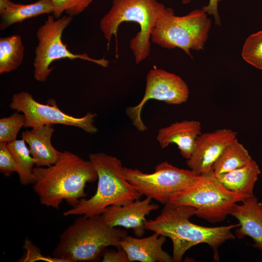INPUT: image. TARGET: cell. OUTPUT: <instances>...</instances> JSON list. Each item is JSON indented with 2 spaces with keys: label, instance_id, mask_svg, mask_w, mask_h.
I'll return each instance as SVG.
<instances>
[{
  "label": "cell",
  "instance_id": "6da1fadb",
  "mask_svg": "<svg viewBox=\"0 0 262 262\" xmlns=\"http://www.w3.org/2000/svg\"><path fill=\"white\" fill-rule=\"evenodd\" d=\"M195 211L196 209L190 206L167 203L156 218L147 220L146 229L171 240L173 262H181L187 250L202 243L210 246L214 259L218 261L219 246L228 240L235 239L232 229L239 227L240 224L214 227L199 226L189 220L195 215Z\"/></svg>",
  "mask_w": 262,
  "mask_h": 262
},
{
  "label": "cell",
  "instance_id": "7a4b0ae2",
  "mask_svg": "<svg viewBox=\"0 0 262 262\" xmlns=\"http://www.w3.org/2000/svg\"><path fill=\"white\" fill-rule=\"evenodd\" d=\"M33 174V188L40 203L56 209L64 200L74 207L86 196V183L98 180L90 160L68 151L63 152L60 159L50 166L34 167Z\"/></svg>",
  "mask_w": 262,
  "mask_h": 262
},
{
  "label": "cell",
  "instance_id": "3957f363",
  "mask_svg": "<svg viewBox=\"0 0 262 262\" xmlns=\"http://www.w3.org/2000/svg\"><path fill=\"white\" fill-rule=\"evenodd\" d=\"M80 216L60 235L54 257L62 262H97L107 247L121 248L125 230L107 225L100 215Z\"/></svg>",
  "mask_w": 262,
  "mask_h": 262
},
{
  "label": "cell",
  "instance_id": "277c9868",
  "mask_svg": "<svg viewBox=\"0 0 262 262\" xmlns=\"http://www.w3.org/2000/svg\"><path fill=\"white\" fill-rule=\"evenodd\" d=\"M89 159L98 175L96 192L88 199H81L64 216L100 215L110 206L127 204L142 196L124 177L120 160L104 152L90 154Z\"/></svg>",
  "mask_w": 262,
  "mask_h": 262
},
{
  "label": "cell",
  "instance_id": "5b68a950",
  "mask_svg": "<svg viewBox=\"0 0 262 262\" xmlns=\"http://www.w3.org/2000/svg\"><path fill=\"white\" fill-rule=\"evenodd\" d=\"M166 9L157 0H113L111 8L100 19L99 27L109 44L113 36L116 37L122 23H137L140 31L130 41V48L139 64L149 56L151 32Z\"/></svg>",
  "mask_w": 262,
  "mask_h": 262
},
{
  "label": "cell",
  "instance_id": "8992f818",
  "mask_svg": "<svg viewBox=\"0 0 262 262\" xmlns=\"http://www.w3.org/2000/svg\"><path fill=\"white\" fill-rule=\"evenodd\" d=\"M211 24V19L202 9L180 16L175 15L173 9L167 7L156 21L150 40L165 49H180L192 57L191 49H203Z\"/></svg>",
  "mask_w": 262,
  "mask_h": 262
},
{
  "label": "cell",
  "instance_id": "52a82bcc",
  "mask_svg": "<svg viewBox=\"0 0 262 262\" xmlns=\"http://www.w3.org/2000/svg\"><path fill=\"white\" fill-rule=\"evenodd\" d=\"M248 197L227 189L212 170L201 175L196 183L173 196L170 202L193 207L195 215L214 224L223 221L238 202Z\"/></svg>",
  "mask_w": 262,
  "mask_h": 262
},
{
  "label": "cell",
  "instance_id": "ba28073f",
  "mask_svg": "<svg viewBox=\"0 0 262 262\" xmlns=\"http://www.w3.org/2000/svg\"><path fill=\"white\" fill-rule=\"evenodd\" d=\"M123 174L142 196L164 204L170 202L173 196L194 185L201 178L191 169L179 168L167 162L158 164L151 173L124 167Z\"/></svg>",
  "mask_w": 262,
  "mask_h": 262
},
{
  "label": "cell",
  "instance_id": "9c48e42d",
  "mask_svg": "<svg viewBox=\"0 0 262 262\" xmlns=\"http://www.w3.org/2000/svg\"><path fill=\"white\" fill-rule=\"evenodd\" d=\"M49 15L44 23L36 32L38 41L35 48L33 77L40 82H45L54 66L50 67L54 61L64 58L71 60L80 59L95 63L104 67H107L109 61L104 58L99 59L90 57L86 53L75 54L68 50L67 45L62 40L63 33L72 22L73 17L65 15L55 20Z\"/></svg>",
  "mask_w": 262,
  "mask_h": 262
},
{
  "label": "cell",
  "instance_id": "30bf717a",
  "mask_svg": "<svg viewBox=\"0 0 262 262\" xmlns=\"http://www.w3.org/2000/svg\"><path fill=\"white\" fill-rule=\"evenodd\" d=\"M9 107L24 114L25 128L62 124L78 127L89 133H95L98 131L93 124L94 118L97 116L96 114L88 112L83 116L74 117L61 111L54 99H49L46 104L41 103L28 92L14 94Z\"/></svg>",
  "mask_w": 262,
  "mask_h": 262
},
{
  "label": "cell",
  "instance_id": "8fae6325",
  "mask_svg": "<svg viewBox=\"0 0 262 262\" xmlns=\"http://www.w3.org/2000/svg\"><path fill=\"white\" fill-rule=\"evenodd\" d=\"M189 93L187 84L179 76L162 69H152L146 76L143 98L137 105L127 108L126 113L136 129L144 131L147 127L141 114L148 100L156 99L168 104H181L187 101Z\"/></svg>",
  "mask_w": 262,
  "mask_h": 262
},
{
  "label": "cell",
  "instance_id": "7c38bea8",
  "mask_svg": "<svg viewBox=\"0 0 262 262\" xmlns=\"http://www.w3.org/2000/svg\"><path fill=\"white\" fill-rule=\"evenodd\" d=\"M237 132L229 129L202 133L196 138L195 149L187 160V165L198 175L210 172L225 149L237 139Z\"/></svg>",
  "mask_w": 262,
  "mask_h": 262
},
{
  "label": "cell",
  "instance_id": "4fadbf2b",
  "mask_svg": "<svg viewBox=\"0 0 262 262\" xmlns=\"http://www.w3.org/2000/svg\"><path fill=\"white\" fill-rule=\"evenodd\" d=\"M152 199L147 197L137 199L123 205H112L100 215L104 222L112 227H122L131 229L137 237H142L146 230V216L159 206L151 203Z\"/></svg>",
  "mask_w": 262,
  "mask_h": 262
},
{
  "label": "cell",
  "instance_id": "5bb4252c",
  "mask_svg": "<svg viewBox=\"0 0 262 262\" xmlns=\"http://www.w3.org/2000/svg\"><path fill=\"white\" fill-rule=\"evenodd\" d=\"M166 239V237L155 232L144 238L127 235L121 240L120 245L130 262H173L172 256L163 249Z\"/></svg>",
  "mask_w": 262,
  "mask_h": 262
},
{
  "label": "cell",
  "instance_id": "9a60e30c",
  "mask_svg": "<svg viewBox=\"0 0 262 262\" xmlns=\"http://www.w3.org/2000/svg\"><path fill=\"white\" fill-rule=\"evenodd\" d=\"M201 133L199 121L184 120L161 128L158 131L156 139L163 148L170 144H176L181 155L188 160L195 149L196 138Z\"/></svg>",
  "mask_w": 262,
  "mask_h": 262
},
{
  "label": "cell",
  "instance_id": "2e32d148",
  "mask_svg": "<svg viewBox=\"0 0 262 262\" xmlns=\"http://www.w3.org/2000/svg\"><path fill=\"white\" fill-rule=\"evenodd\" d=\"M230 214L239 221L240 228L235 230L236 237L242 239L246 236L251 237L253 246L262 251V202L254 196L237 203Z\"/></svg>",
  "mask_w": 262,
  "mask_h": 262
},
{
  "label": "cell",
  "instance_id": "e0dca14e",
  "mask_svg": "<svg viewBox=\"0 0 262 262\" xmlns=\"http://www.w3.org/2000/svg\"><path fill=\"white\" fill-rule=\"evenodd\" d=\"M55 131L53 125H45L32 128L22 132L21 137L28 145L30 153L37 167L50 166L63 155L54 147L51 139Z\"/></svg>",
  "mask_w": 262,
  "mask_h": 262
},
{
  "label": "cell",
  "instance_id": "ac0fdd59",
  "mask_svg": "<svg viewBox=\"0 0 262 262\" xmlns=\"http://www.w3.org/2000/svg\"><path fill=\"white\" fill-rule=\"evenodd\" d=\"M50 0H38L23 4L10 0H0V30L3 31L13 24L43 14H52Z\"/></svg>",
  "mask_w": 262,
  "mask_h": 262
},
{
  "label": "cell",
  "instance_id": "d6986e66",
  "mask_svg": "<svg viewBox=\"0 0 262 262\" xmlns=\"http://www.w3.org/2000/svg\"><path fill=\"white\" fill-rule=\"evenodd\" d=\"M260 174L258 165L252 160L246 166L215 176L229 191L251 196H254V187Z\"/></svg>",
  "mask_w": 262,
  "mask_h": 262
},
{
  "label": "cell",
  "instance_id": "ffe728a7",
  "mask_svg": "<svg viewBox=\"0 0 262 262\" xmlns=\"http://www.w3.org/2000/svg\"><path fill=\"white\" fill-rule=\"evenodd\" d=\"M252 160L248 151L236 139L225 149L212 170L215 175L225 173L246 166Z\"/></svg>",
  "mask_w": 262,
  "mask_h": 262
},
{
  "label": "cell",
  "instance_id": "44dd1931",
  "mask_svg": "<svg viewBox=\"0 0 262 262\" xmlns=\"http://www.w3.org/2000/svg\"><path fill=\"white\" fill-rule=\"evenodd\" d=\"M24 48L21 37L14 34L0 38V74L8 73L22 64Z\"/></svg>",
  "mask_w": 262,
  "mask_h": 262
},
{
  "label": "cell",
  "instance_id": "7402d4cb",
  "mask_svg": "<svg viewBox=\"0 0 262 262\" xmlns=\"http://www.w3.org/2000/svg\"><path fill=\"white\" fill-rule=\"evenodd\" d=\"M7 146L14 159L20 183L23 185L33 184L35 164L25 141L16 139L7 143Z\"/></svg>",
  "mask_w": 262,
  "mask_h": 262
},
{
  "label": "cell",
  "instance_id": "603a6c76",
  "mask_svg": "<svg viewBox=\"0 0 262 262\" xmlns=\"http://www.w3.org/2000/svg\"><path fill=\"white\" fill-rule=\"evenodd\" d=\"M242 57L247 63L262 70V31L247 37L243 45Z\"/></svg>",
  "mask_w": 262,
  "mask_h": 262
},
{
  "label": "cell",
  "instance_id": "cb8c5ba5",
  "mask_svg": "<svg viewBox=\"0 0 262 262\" xmlns=\"http://www.w3.org/2000/svg\"><path fill=\"white\" fill-rule=\"evenodd\" d=\"M24 114L16 111L11 115L0 119V142L8 143L16 140L20 130L24 127Z\"/></svg>",
  "mask_w": 262,
  "mask_h": 262
},
{
  "label": "cell",
  "instance_id": "d4e9b609",
  "mask_svg": "<svg viewBox=\"0 0 262 262\" xmlns=\"http://www.w3.org/2000/svg\"><path fill=\"white\" fill-rule=\"evenodd\" d=\"M52 8V16L55 19L61 17L63 12L71 17L82 13L93 0H50Z\"/></svg>",
  "mask_w": 262,
  "mask_h": 262
},
{
  "label": "cell",
  "instance_id": "484cf974",
  "mask_svg": "<svg viewBox=\"0 0 262 262\" xmlns=\"http://www.w3.org/2000/svg\"><path fill=\"white\" fill-rule=\"evenodd\" d=\"M0 172L6 177H10L16 172V164L9 150L7 143L0 142Z\"/></svg>",
  "mask_w": 262,
  "mask_h": 262
},
{
  "label": "cell",
  "instance_id": "4316f807",
  "mask_svg": "<svg viewBox=\"0 0 262 262\" xmlns=\"http://www.w3.org/2000/svg\"><path fill=\"white\" fill-rule=\"evenodd\" d=\"M24 248L26 249V254L18 261L22 262H31L44 261L49 262H62V261L53 256H44L40 249L29 240H26Z\"/></svg>",
  "mask_w": 262,
  "mask_h": 262
},
{
  "label": "cell",
  "instance_id": "83f0119b",
  "mask_svg": "<svg viewBox=\"0 0 262 262\" xmlns=\"http://www.w3.org/2000/svg\"><path fill=\"white\" fill-rule=\"evenodd\" d=\"M101 257L102 262H130L126 252L122 248L116 250L105 249Z\"/></svg>",
  "mask_w": 262,
  "mask_h": 262
},
{
  "label": "cell",
  "instance_id": "f1b7e54d",
  "mask_svg": "<svg viewBox=\"0 0 262 262\" xmlns=\"http://www.w3.org/2000/svg\"><path fill=\"white\" fill-rule=\"evenodd\" d=\"M221 0H209V3L207 5L204 6L202 9L209 15H213L215 19V23L216 25L220 26L221 21L220 16L218 12V3ZM191 0H181L182 3L184 4H188L191 2Z\"/></svg>",
  "mask_w": 262,
  "mask_h": 262
}]
</instances>
